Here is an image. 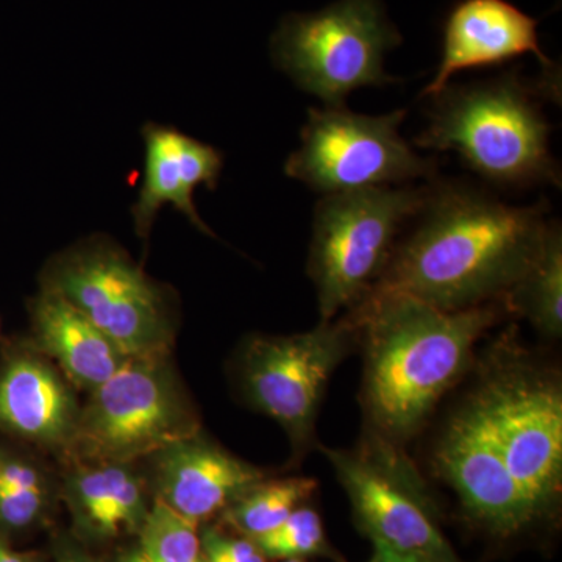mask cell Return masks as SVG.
Listing matches in <instances>:
<instances>
[{
	"label": "cell",
	"instance_id": "obj_29",
	"mask_svg": "<svg viewBox=\"0 0 562 562\" xmlns=\"http://www.w3.org/2000/svg\"><path fill=\"white\" fill-rule=\"evenodd\" d=\"M68 562H91V561L81 560V558H72V560H69Z\"/></svg>",
	"mask_w": 562,
	"mask_h": 562
},
{
	"label": "cell",
	"instance_id": "obj_23",
	"mask_svg": "<svg viewBox=\"0 0 562 562\" xmlns=\"http://www.w3.org/2000/svg\"><path fill=\"white\" fill-rule=\"evenodd\" d=\"M201 542L209 562H266L265 554L250 539H235L210 530L203 535Z\"/></svg>",
	"mask_w": 562,
	"mask_h": 562
},
{
	"label": "cell",
	"instance_id": "obj_21",
	"mask_svg": "<svg viewBox=\"0 0 562 562\" xmlns=\"http://www.w3.org/2000/svg\"><path fill=\"white\" fill-rule=\"evenodd\" d=\"M254 542L265 557L276 560H305L316 557L346 562L328 543L319 513L308 506H299L279 527Z\"/></svg>",
	"mask_w": 562,
	"mask_h": 562
},
{
	"label": "cell",
	"instance_id": "obj_12",
	"mask_svg": "<svg viewBox=\"0 0 562 562\" xmlns=\"http://www.w3.org/2000/svg\"><path fill=\"white\" fill-rule=\"evenodd\" d=\"M435 465L457 494L465 522L492 546H519L550 531L509 475L473 392L443 425Z\"/></svg>",
	"mask_w": 562,
	"mask_h": 562
},
{
	"label": "cell",
	"instance_id": "obj_24",
	"mask_svg": "<svg viewBox=\"0 0 562 562\" xmlns=\"http://www.w3.org/2000/svg\"><path fill=\"white\" fill-rule=\"evenodd\" d=\"M43 506V490L20 491L0 484V522L21 528L32 524Z\"/></svg>",
	"mask_w": 562,
	"mask_h": 562
},
{
	"label": "cell",
	"instance_id": "obj_28",
	"mask_svg": "<svg viewBox=\"0 0 562 562\" xmlns=\"http://www.w3.org/2000/svg\"><path fill=\"white\" fill-rule=\"evenodd\" d=\"M121 562H150L149 558L146 557L143 552H135L125 557Z\"/></svg>",
	"mask_w": 562,
	"mask_h": 562
},
{
	"label": "cell",
	"instance_id": "obj_16",
	"mask_svg": "<svg viewBox=\"0 0 562 562\" xmlns=\"http://www.w3.org/2000/svg\"><path fill=\"white\" fill-rule=\"evenodd\" d=\"M32 316L40 346L79 386L94 391L133 360L57 292L43 290Z\"/></svg>",
	"mask_w": 562,
	"mask_h": 562
},
{
	"label": "cell",
	"instance_id": "obj_6",
	"mask_svg": "<svg viewBox=\"0 0 562 562\" xmlns=\"http://www.w3.org/2000/svg\"><path fill=\"white\" fill-rule=\"evenodd\" d=\"M398 43L379 0H339L283 20L272 38V57L325 106H344L350 92L394 83L383 63Z\"/></svg>",
	"mask_w": 562,
	"mask_h": 562
},
{
	"label": "cell",
	"instance_id": "obj_10",
	"mask_svg": "<svg viewBox=\"0 0 562 562\" xmlns=\"http://www.w3.org/2000/svg\"><path fill=\"white\" fill-rule=\"evenodd\" d=\"M91 392L70 436L87 457L125 462L199 435L162 360L133 358Z\"/></svg>",
	"mask_w": 562,
	"mask_h": 562
},
{
	"label": "cell",
	"instance_id": "obj_5",
	"mask_svg": "<svg viewBox=\"0 0 562 562\" xmlns=\"http://www.w3.org/2000/svg\"><path fill=\"white\" fill-rule=\"evenodd\" d=\"M430 187H380L325 194L314 211L308 276L321 322L366 297L394 250L403 225L425 205Z\"/></svg>",
	"mask_w": 562,
	"mask_h": 562
},
{
	"label": "cell",
	"instance_id": "obj_14",
	"mask_svg": "<svg viewBox=\"0 0 562 562\" xmlns=\"http://www.w3.org/2000/svg\"><path fill=\"white\" fill-rule=\"evenodd\" d=\"M536 27L538 22L506 0H462L447 20L441 63L422 95L435 98L460 70L501 65L527 54L543 68H553L539 46Z\"/></svg>",
	"mask_w": 562,
	"mask_h": 562
},
{
	"label": "cell",
	"instance_id": "obj_25",
	"mask_svg": "<svg viewBox=\"0 0 562 562\" xmlns=\"http://www.w3.org/2000/svg\"><path fill=\"white\" fill-rule=\"evenodd\" d=\"M0 484L11 487V490H43L38 473L33 471L31 465L21 464L16 461L0 462Z\"/></svg>",
	"mask_w": 562,
	"mask_h": 562
},
{
	"label": "cell",
	"instance_id": "obj_18",
	"mask_svg": "<svg viewBox=\"0 0 562 562\" xmlns=\"http://www.w3.org/2000/svg\"><path fill=\"white\" fill-rule=\"evenodd\" d=\"M72 497L85 522L103 536L132 530L147 516L143 487L122 465L106 464L77 473Z\"/></svg>",
	"mask_w": 562,
	"mask_h": 562
},
{
	"label": "cell",
	"instance_id": "obj_15",
	"mask_svg": "<svg viewBox=\"0 0 562 562\" xmlns=\"http://www.w3.org/2000/svg\"><path fill=\"white\" fill-rule=\"evenodd\" d=\"M265 480L260 469L199 435L161 450L158 465L160 502L195 525L227 509Z\"/></svg>",
	"mask_w": 562,
	"mask_h": 562
},
{
	"label": "cell",
	"instance_id": "obj_13",
	"mask_svg": "<svg viewBox=\"0 0 562 562\" xmlns=\"http://www.w3.org/2000/svg\"><path fill=\"white\" fill-rule=\"evenodd\" d=\"M140 133L146 146V160L138 201L132 206L136 235L149 238L162 206L172 205L199 231L214 236L199 216L194 191L199 187L216 190L224 168L221 150L184 135L172 125L149 122Z\"/></svg>",
	"mask_w": 562,
	"mask_h": 562
},
{
	"label": "cell",
	"instance_id": "obj_30",
	"mask_svg": "<svg viewBox=\"0 0 562 562\" xmlns=\"http://www.w3.org/2000/svg\"><path fill=\"white\" fill-rule=\"evenodd\" d=\"M281 562H303V560H284V561H281Z\"/></svg>",
	"mask_w": 562,
	"mask_h": 562
},
{
	"label": "cell",
	"instance_id": "obj_7",
	"mask_svg": "<svg viewBox=\"0 0 562 562\" xmlns=\"http://www.w3.org/2000/svg\"><path fill=\"white\" fill-rule=\"evenodd\" d=\"M372 543L425 562H464L441 528L430 490L403 453L369 430L353 450L321 447Z\"/></svg>",
	"mask_w": 562,
	"mask_h": 562
},
{
	"label": "cell",
	"instance_id": "obj_11",
	"mask_svg": "<svg viewBox=\"0 0 562 562\" xmlns=\"http://www.w3.org/2000/svg\"><path fill=\"white\" fill-rule=\"evenodd\" d=\"M358 346L349 316L292 336H255L243 357V383L255 408L279 422L295 452L313 446L328 380Z\"/></svg>",
	"mask_w": 562,
	"mask_h": 562
},
{
	"label": "cell",
	"instance_id": "obj_2",
	"mask_svg": "<svg viewBox=\"0 0 562 562\" xmlns=\"http://www.w3.org/2000/svg\"><path fill=\"white\" fill-rule=\"evenodd\" d=\"M349 312L364 355L361 403L369 430L402 447L460 382L476 342L501 316L492 303L443 312L386 291H369Z\"/></svg>",
	"mask_w": 562,
	"mask_h": 562
},
{
	"label": "cell",
	"instance_id": "obj_8",
	"mask_svg": "<svg viewBox=\"0 0 562 562\" xmlns=\"http://www.w3.org/2000/svg\"><path fill=\"white\" fill-rule=\"evenodd\" d=\"M43 290L72 303L128 357L165 358L172 339L168 295L109 239H88L55 258Z\"/></svg>",
	"mask_w": 562,
	"mask_h": 562
},
{
	"label": "cell",
	"instance_id": "obj_26",
	"mask_svg": "<svg viewBox=\"0 0 562 562\" xmlns=\"http://www.w3.org/2000/svg\"><path fill=\"white\" fill-rule=\"evenodd\" d=\"M368 562H425L387 549L382 543H372V557Z\"/></svg>",
	"mask_w": 562,
	"mask_h": 562
},
{
	"label": "cell",
	"instance_id": "obj_9",
	"mask_svg": "<svg viewBox=\"0 0 562 562\" xmlns=\"http://www.w3.org/2000/svg\"><path fill=\"white\" fill-rule=\"evenodd\" d=\"M406 114V110L368 116L344 106L310 109L301 147L288 158L284 172L324 194L431 179L435 160L420 157L401 135Z\"/></svg>",
	"mask_w": 562,
	"mask_h": 562
},
{
	"label": "cell",
	"instance_id": "obj_1",
	"mask_svg": "<svg viewBox=\"0 0 562 562\" xmlns=\"http://www.w3.org/2000/svg\"><path fill=\"white\" fill-rule=\"evenodd\" d=\"M543 213L464 184H435L419 225L392 250L371 291L402 292L443 312L503 301L542 249Z\"/></svg>",
	"mask_w": 562,
	"mask_h": 562
},
{
	"label": "cell",
	"instance_id": "obj_22",
	"mask_svg": "<svg viewBox=\"0 0 562 562\" xmlns=\"http://www.w3.org/2000/svg\"><path fill=\"white\" fill-rule=\"evenodd\" d=\"M140 552L150 562H209L195 524L160 501L140 525Z\"/></svg>",
	"mask_w": 562,
	"mask_h": 562
},
{
	"label": "cell",
	"instance_id": "obj_3",
	"mask_svg": "<svg viewBox=\"0 0 562 562\" xmlns=\"http://www.w3.org/2000/svg\"><path fill=\"white\" fill-rule=\"evenodd\" d=\"M431 99L430 122L414 139L417 147L454 151L492 183L560 187L549 122L519 77L446 87Z\"/></svg>",
	"mask_w": 562,
	"mask_h": 562
},
{
	"label": "cell",
	"instance_id": "obj_20",
	"mask_svg": "<svg viewBox=\"0 0 562 562\" xmlns=\"http://www.w3.org/2000/svg\"><path fill=\"white\" fill-rule=\"evenodd\" d=\"M317 482L305 476L258 483L228 506L225 519L250 541L279 527L316 492Z\"/></svg>",
	"mask_w": 562,
	"mask_h": 562
},
{
	"label": "cell",
	"instance_id": "obj_19",
	"mask_svg": "<svg viewBox=\"0 0 562 562\" xmlns=\"http://www.w3.org/2000/svg\"><path fill=\"white\" fill-rule=\"evenodd\" d=\"M512 312L527 317L546 338L562 333V235L560 224L550 222L542 249L531 268L503 299Z\"/></svg>",
	"mask_w": 562,
	"mask_h": 562
},
{
	"label": "cell",
	"instance_id": "obj_27",
	"mask_svg": "<svg viewBox=\"0 0 562 562\" xmlns=\"http://www.w3.org/2000/svg\"><path fill=\"white\" fill-rule=\"evenodd\" d=\"M0 562H31L27 558L21 557V554L11 552L9 547L3 546L0 542Z\"/></svg>",
	"mask_w": 562,
	"mask_h": 562
},
{
	"label": "cell",
	"instance_id": "obj_17",
	"mask_svg": "<svg viewBox=\"0 0 562 562\" xmlns=\"http://www.w3.org/2000/svg\"><path fill=\"white\" fill-rule=\"evenodd\" d=\"M72 397L49 366L35 358L11 361L0 375V424L33 441L54 443L72 436Z\"/></svg>",
	"mask_w": 562,
	"mask_h": 562
},
{
	"label": "cell",
	"instance_id": "obj_4",
	"mask_svg": "<svg viewBox=\"0 0 562 562\" xmlns=\"http://www.w3.org/2000/svg\"><path fill=\"white\" fill-rule=\"evenodd\" d=\"M483 361L473 394L482 403L514 482L553 531L562 497L560 376L531 360L509 333Z\"/></svg>",
	"mask_w": 562,
	"mask_h": 562
}]
</instances>
